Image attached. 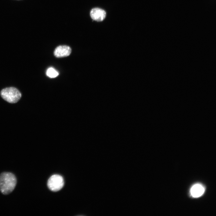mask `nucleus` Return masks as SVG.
Masks as SVG:
<instances>
[{
  "label": "nucleus",
  "mask_w": 216,
  "mask_h": 216,
  "mask_svg": "<svg viewBox=\"0 0 216 216\" xmlns=\"http://www.w3.org/2000/svg\"><path fill=\"white\" fill-rule=\"evenodd\" d=\"M90 15L91 18L94 20L97 21H101L105 18L106 12L101 9L94 8L91 11Z\"/></svg>",
  "instance_id": "nucleus-5"
},
{
  "label": "nucleus",
  "mask_w": 216,
  "mask_h": 216,
  "mask_svg": "<svg viewBox=\"0 0 216 216\" xmlns=\"http://www.w3.org/2000/svg\"><path fill=\"white\" fill-rule=\"evenodd\" d=\"M71 50L68 46L60 45L55 49L54 54L57 58H61L69 56L71 53Z\"/></svg>",
  "instance_id": "nucleus-4"
},
{
  "label": "nucleus",
  "mask_w": 216,
  "mask_h": 216,
  "mask_svg": "<svg viewBox=\"0 0 216 216\" xmlns=\"http://www.w3.org/2000/svg\"><path fill=\"white\" fill-rule=\"evenodd\" d=\"M17 178L11 172H4L0 174V191L4 195H8L15 189L17 184Z\"/></svg>",
  "instance_id": "nucleus-1"
},
{
  "label": "nucleus",
  "mask_w": 216,
  "mask_h": 216,
  "mask_svg": "<svg viewBox=\"0 0 216 216\" xmlns=\"http://www.w3.org/2000/svg\"><path fill=\"white\" fill-rule=\"evenodd\" d=\"M58 72L53 68H49L46 71V74L47 76L51 78H55L58 75Z\"/></svg>",
  "instance_id": "nucleus-7"
},
{
  "label": "nucleus",
  "mask_w": 216,
  "mask_h": 216,
  "mask_svg": "<svg viewBox=\"0 0 216 216\" xmlns=\"http://www.w3.org/2000/svg\"><path fill=\"white\" fill-rule=\"evenodd\" d=\"M0 93L1 97L4 100L11 103H16L21 97L19 91L14 87L4 88L1 90Z\"/></svg>",
  "instance_id": "nucleus-2"
},
{
  "label": "nucleus",
  "mask_w": 216,
  "mask_h": 216,
  "mask_svg": "<svg viewBox=\"0 0 216 216\" xmlns=\"http://www.w3.org/2000/svg\"><path fill=\"white\" fill-rule=\"evenodd\" d=\"M64 184V179L62 177L58 175H54L49 179L47 185L51 190L57 191L60 190Z\"/></svg>",
  "instance_id": "nucleus-3"
},
{
  "label": "nucleus",
  "mask_w": 216,
  "mask_h": 216,
  "mask_svg": "<svg viewBox=\"0 0 216 216\" xmlns=\"http://www.w3.org/2000/svg\"><path fill=\"white\" fill-rule=\"evenodd\" d=\"M205 190L204 188L202 185L199 184H196L191 188V194L194 197H199L203 194Z\"/></svg>",
  "instance_id": "nucleus-6"
}]
</instances>
